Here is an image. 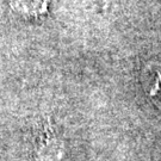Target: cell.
<instances>
[{
  "label": "cell",
  "mask_w": 161,
  "mask_h": 161,
  "mask_svg": "<svg viewBox=\"0 0 161 161\" xmlns=\"http://www.w3.org/2000/svg\"><path fill=\"white\" fill-rule=\"evenodd\" d=\"M13 11L25 18H38L48 11L49 0H10Z\"/></svg>",
  "instance_id": "obj_2"
},
{
  "label": "cell",
  "mask_w": 161,
  "mask_h": 161,
  "mask_svg": "<svg viewBox=\"0 0 161 161\" xmlns=\"http://www.w3.org/2000/svg\"><path fill=\"white\" fill-rule=\"evenodd\" d=\"M142 84L152 102L161 110V64H149L144 68Z\"/></svg>",
  "instance_id": "obj_1"
}]
</instances>
